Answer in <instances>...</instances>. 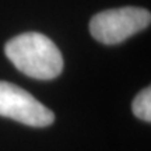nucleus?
Wrapping results in <instances>:
<instances>
[{
	"label": "nucleus",
	"mask_w": 151,
	"mask_h": 151,
	"mask_svg": "<svg viewBox=\"0 0 151 151\" xmlns=\"http://www.w3.org/2000/svg\"><path fill=\"white\" fill-rule=\"evenodd\" d=\"M4 52L17 70L37 80L56 78L63 70L60 50L43 34H20L6 43Z\"/></svg>",
	"instance_id": "1"
},
{
	"label": "nucleus",
	"mask_w": 151,
	"mask_h": 151,
	"mask_svg": "<svg viewBox=\"0 0 151 151\" xmlns=\"http://www.w3.org/2000/svg\"><path fill=\"white\" fill-rule=\"evenodd\" d=\"M150 22L151 14L148 10L127 6L95 14L90 21V32L98 42L116 45L146 29Z\"/></svg>",
	"instance_id": "2"
},
{
	"label": "nucleus",
	"mask_w": 151,
	"mask_h": 151,
	"mask_svg": "<svg viewBox=\"0 0 151 151\" xmlns=\"http://www.w3.org/2000/svg\"><path fill=\"white\" fill-rule=\"evenodd\" d=\"M0 116L31 127H46L55 120L50 109L21 87L7 81H0Z\"/></svg>",
	"instance_id": "3"
},
{
	"label": "nucleus",
	"mask_w": 151,
	"mask_h": 151,
	"mask_svg": "<svg viewBox=\"0 0 151 151\" xmlns=\"http://www.w3.org/2000/svg\"><path fill=\"white\" fill-rule=\"evenodd\" d=\"M132 111L141 120L151 122V88L147 87L141 90L132 104Z\"/></svg>",
	"instance_id": "4"
}]
</instances>
